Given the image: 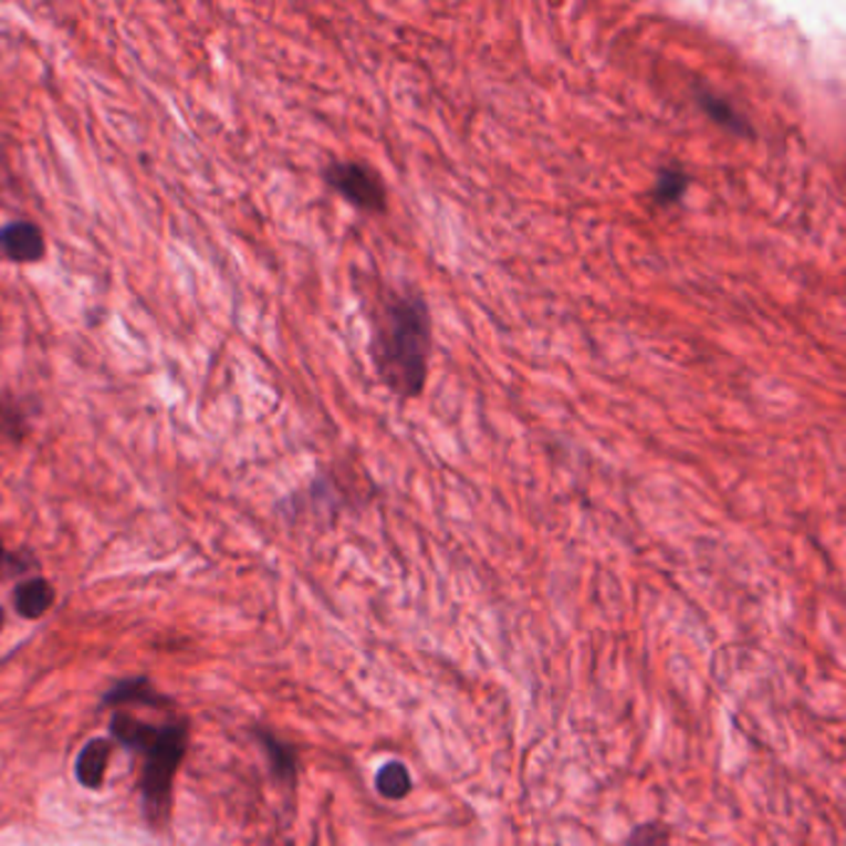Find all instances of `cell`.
<instances>
[{
  "label": "cell",
  "mask_w": 846,
  "mask_h": 846,
  "mask_svg": "<svg viewBox=\"0 0 846 846\" xmlns=\"http://www.w3.org/2000/svg\"><path fill=\"white\" fill-rule=\"evenodd\" d=\"M45 237L33 221H8L0 227V261L38 263L45 259Z\"/></svg>",
  "instance_id": "obj_4"
},
{
  "label": "cell",
  "mask_w": 846,
  "mask_h": 846,
  "mask_svg": "<svg viewBox=\"0 0 846 846\" xmlns=\"http://www.w3.org/2000/svg\"><path fill=\"white\" fill-rule=\"evenodd\" d=\"M261 742H263V748H267V752H269V760H271L273 772H276L281 780L293 782V777H295L293 750L285 745V742L271 738V735H261Z\"/></svg>",
  "instance_id": "obj_11"
},
{
  "label": "cell",
  "mask_w": 846,
  "mask_h": 846,
  "mask_svg": "<svg viewBox=\"0 0 846 846\" xmlns=\"http://www.w3.org/2000/svg\"><path fill=\"white\" fill-rule=\"evenodd\" d=\"M692 93H696V102L700 105V109L706 112V115L716 122V125H720L722 129H728V132H732V135H740V137L752 135L748 117L742 115V112L732 105L725 95L716 93V90L702 85V83H698Z\"/></svg>",
  "instance_id": "obj_5"
},
{
  "label": "cell",
  "mask_w": 846,
  "mask_h": 846,
  "mask_svg": "<svg viewBox=\"0 0 846 846\" xmlns=\"http://www.w3.org/2000/svg\"><path fill=\"white\" fill-rule=\"evenodd\" d=\"M432 321L427 303L412 289L380 293L373 313L370 358L387 390L410 400L425 390L430 370Z\"/></svg>",
  "instance_id": "obj_1"
},
{
  "label": "cell",
  "mask_w": 846,
  "mask_h": 846,
  "mask_svg": "<svg viewBox=\"0 0 846 846\" xmlns=\"http://www.w3.org/2000/svg\"><path fill=\"white\" fill-rule=\"evenodd\" d=\"M323 181L355 209L368 213H383L387 209L385 181L365 161L333 159L323 169Z\"/></svg>",
  "instance_id": "obj_3"
},
{
  "label": "cell",
  "mask_w": 846,
  "mask_h": 846,
  "mask_svg": "<svg viewBox=\"0 0 846 846\" xmlns=\"http://www.w3.org/2000/svg\"><path fill=\"white\" fill-rule=\"evenodd\" d=\"M109 706H125V702H132V700H142V702H152L157 700L155 692H152V688L147 686L145 680H127V682H119V686H115V690L107 692L105 698Z\"/></svg>",
  "instance_id": "obj_12"
},
{
  "label": "cell",
  "mask_w": 846,
  "mask_h": 846,
  "mask_svg": "<svg viewBox=\"0 0 846 846\" xmlns=\"http://www.w3.org/2000/svg\"><path fill=\"white\" fill-rule=\"evenodd\" d=\"M0 620H3V614H0Z\"/></svg>",
  "instance_id": "obj_15"
},
{
  "label": "cell",
  "mask_w": 846,
  "mask_h": 846,
  "mask_svg": "<svg viewBox=\"0 0 846 846\" xmlns=\"http://www.w3.org/2000/svg\"><path fill=\"white\" fill-rule=\"evenodd\" d=\"M15 610L23 618H40L55 600V588L48 578H28L15 588Z\"/></svg>",
  "instance_id": "obj_6"
},
{
  "label": "cell",
  "mask_w": 846,
  "mask_h": 846,
  "mask_svg": "<svg viewBox=\"0 0 846 846\" xmlns=\"http://www.w3.org/2000/svg\"><path fill=\"white\" fill-rule=\"evenodd\" d=\"M112 735L122 745L145 758V770H142V807H145V817L152 827H161L169 814L177 770L187 752V725L185 722H171V725L155 728L127 716V712H117L112 718Z\"/></svg>",
  "instance_id": "obj_2"
},
{
  "label": "cell",
  "mask_w": 846,
  "mask_h": 846,
  "mask_svg": "<svg viewBox=\"0 0 846 846\" xmlns=\"http://www.w3.org/2000/svg\"><path fill=\"white\" fill-rule=\"evenodd\" d=\"M377 790H380L387 800H400L410 792V774H407L400 762H387L380 774H377Z\"/></svg>",
  "instance_id": "obj_10"
},
{
  "label": "cell",
  "mask_w": 846,
  "mask_h": 846,
  "mask_svg": "<svg viewBox=\"0 0 846 846\" xmlns=\"http://www.w3.org/2000/svg\"><path fill=\"white\" fill-rule=\"evenodd\" d=\"M6 564H8V554H6V546H3V542H0V576H3V568H6Z\"/></svg>",
  "instance_id": "obj_14"
},
{
  "label": "cell",
  "mask_w": 846,
  "mask_h": 846,
  "mask_svg": "<svg viewBox=\"0 0 846 846\" xmlns=\"http://www.w3.org/2000/svg\"><path fill=\"white\" fill-rule=\"evenodd\" d=\"M688 185H690V177L686 175V171L678 167H662L658 171L654 189H650L648 194V199L654 201L656 207H672V203H678L682 197H686Z\"/></svg>",
  "instance_id": "obj_9"
},
{
  "label": "cell",
  "mask_w": 846,
  "mask_h": 846,
  "mask_svg": "<svg viewBox=\"0 0 846 846\" xmlns=\"http://www.w3.org/2000/svg\"><path fill=\"white\" fill-rule=\"evenodd\" d=\"M626 846H668V832L660 824H640L628 837Z\"/></svg>",
  "instance_id": "obj_13"
},
{
  "label": "cell",
  "mask_w": 846,
  "mask_h": 846,
  "mask_svg": "<svg viewBox=\"0 0 846 846\" xmlns=\"http://www.w3.org/2000/svg\"><path fill=\"white\" fill-rule=\"evenodd\" d=\"M112 745L107 740H90L77 758V780L87 790H97L105 780Z\"/></svg>",
  "instance_id": "obj_7"
},
{
  "label": "cell",
  "mask_w": 846,
  "mask_h": 846,
  "mask_svg": "<svg viewBox=\"0 0 846 846\" xmlns=\"http://www.w3.org/2000/svg\"><path fill=\"white\" fill-rule=\"evenodd\" d=\"M30 430V417L18 397L0 393V442H23Z\"/></svg>",
  "instance_id": "obj_8"
}]
</instances>
